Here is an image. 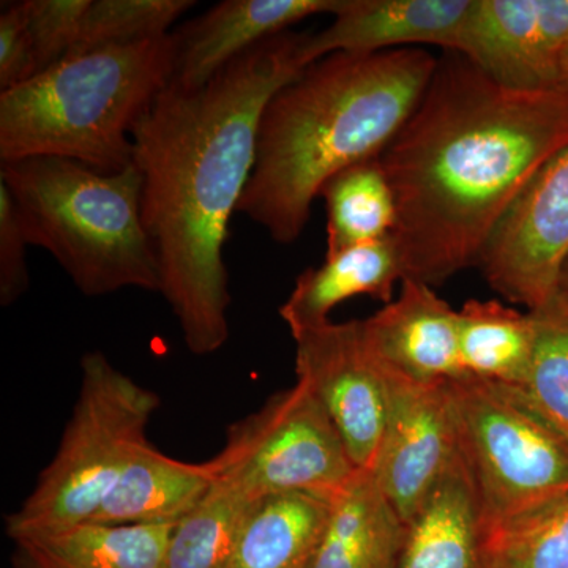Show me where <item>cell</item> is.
<instances>
[{
  "instance_id": "d4e9b609",
  "label": "cell",
  "mask_w": 568,
  "mask_h": 568,
  "mask_svg": "<svg viewBox=\"0 0 568 568\" xmlns=\"http://www.w3.org/2000/svg\"><path fill=\"white\" fill-rule=\"evenodd\" d=\"M194 6V0H92L67 58L162 39Z\"/></svg>"
},
{
  "instance_id": "4dcf8cb0",
  "label": "cell",
  "mask_w": 568,
  "mask_h": 568,
  "mask_svg": "<svg viewBox=\"0 0 568 568\" xmlns=\"http://www.w3.org/2000/svg\"><path fill=\"white\" fill-rule=\"evenodd\" d=\"M562 313L568 320V261L564 265L562 272H560L558 287H556L555 297L549 302Z\"/></svg>"
},
{
  "instance_id": "f546056e",
  "label": "cell",
  "mask_w": 568,
  "mask_h": 568,
  "mask_svg": "<svg viewBox=\"0 0 568 568\" xmlns=\"http://www.w3.org/2000/svg\"><path fill=\"white\" fill-rule=\"evenodd\" d=\"M29 245L20 215L7 186L0 182V304L20 301L29 290L26 246Z\"/></svg>"
},
{
  "instance_id": "ffe728a7",
  "label": "cell",
  "mask_w": 568,
  "mask_h": 568,
  "mask_svg": "<svg viewBox=\"0 0 568 568\" xmlns=\"http://www.w3.org/2000/svg\"><path fill=\"white\" fill-rule=\"evenodd\" d=\"M174 525L85 521L14 541L13 568H163Z\"/></svg>"
},
{
  "instance_id": "f1b7e54d",
  "label": "cell",
  "mask_w": 568,
  "mask_h": 568,
  "mask_svg": "<svg viewBox=\"0 0 568 568\" xmlns=\"http://www.w3.org/2000/svg\"><path fill=\"white\" fill-rule=\"evenodd\" d=\"M40 73L24 2L7 3L0 14V92L10 91Z\"/></svg>"
},
{
  "instance_id": "d6986e66",
  "label": "cell",
  "mask_w": 568,
  "mask_h": 568,
  "mask_svg": "<svg viewBox=\"0 0 568 568\" xmlns=\"http://www.w3.org/2000/svg\"><path fill=\"white\" fill-rule=\"evenodd\" d=\"M405 280L392 235L325 256L323 265L298 276L293 293L280 306L291 335L327 323L332 310L357 295L390 304L396 282Z\"/></svg>"
},
{
  "instance_id": "8fae6325",
  "label": "cell",
  "mask_w": 568,
  "mask_h": 568,
  "mask_svg": "<svg viewBox=\"0 0 568 568\" xmlns=\"http://www.w3.org/2000/svg\"><path fill=\"white\" fill-rule=\"evenodd\" d=\"M381 372L386 381V424L372 470L407 523L458 457L457 432L447 383L418 384Z\"/></svg>"
},
{
  "instance_id": "484cf974",
  "label": "cell",
  "mask_w": 568,
  "mask_h": 568,
  "mask_svg": "<svg viewBox=\"0 0 568 568\" xmlns=\"http://www.w3.org/2000/svg\"><path fill=\"white\" fill-rule=\"evenodd\" d=\"M529 313L537 325L536 349L519 388L568 443V320L552 304Z\"/></svg>"
},
{
  "instance_id": "ac0fdd59",
  "label": "cell",
  "mask_w": 568,
  "mask_h": 568,
  "mask_svg": "<svg viewBox=\"0 0 568 568\" xmlns=\"http://www.w3.org/2000/svg\"><path fill=\"white\" fill-rule=\"evenodd\" d=\"M406 523L369 469H357L331 499L315 568H398Z\"/></svg>"
},
{
  "instance_id": "6da1fadb",
  "label": "cell",
  "mask_w": 568,
  "mask_h": 568,
  "mask_svg": "<svg viewBox=\"0 0 568 568\" xmlns=\"http://www.w3.org/2000/svg\"><path fill=\"white\" fill-rule=\"evenodd\" d=\"M302 40L286 32L264 41L197 89L171 81L133 126L160 294L190 353H216L230 338L227 226L252 178L265 106L305 70Z\"/></svg>"
},
{
  "instance_id": "2e32d148",
  "label": "cell",
  "mask_w": 568,
  "mask_h": 568,
  "mask_svg": "<svg viewBox=\"0 0 568 568\" xmlns=\"http://www.w3.org/2000/svg\"><path fill=\"white\" fill-rule=\"evenodd\" d=\"M398 568H495L480 499L459 452L406 523Z\"/></svg>"
},
{
  "instance_id": "8992f818",
  "label": "cell",
  "mask_w": 568,
  "mask_h": 568,
  "mask_svg": "<svg viewBox=\"0 0 568 568\" xmlns=\"http://www.w3.org/2000/svg\"><path fill=\"white\" fill-rule=\"evenodd\" d=\"M160 396L93 351L82 357L77 403L50 465L20 508L6 518L11 540L91 521L148 440Z\"/></svg>"
},
{
  "instance_id": "4fadbf2b",
  "label": "cell",
  "mask_w": 568,
  "mask_h": 568,
  "mask_svg": "<svg viewBox=\"0 0 568 568\" xmlns=\"http://www.w3.org/2000/svg\"><path fill=\"white\" fill-rule=\"evenodd\" d=\"M470 0H343L324 31L304 33L302 65L335 52L376 54L422 44L457 51Z\"/></svg>"
},
{
  "instance_id": "e0dca14e",
  "label": "cell",
  "mask_w": 568,
  "mask_h": 568,
  "mask_svg": "<svg viewBox=\"0 0 568 568\" xmlns=\"http://www.w3.org/2000/svg\"><path fill=\"white\" fill-rule=\"evenodd\" d=\"M211 459L185 463L149 444L134 450L129 465L91 521L103 525H175L189 515L212 487Z\"/></svg>"
},
{
  "instance_id": "603a6c76",
  "label": "cell",
  "mask_w": 568,
  "mask_h": 568,
  "mask_svg": "<svg viewBox=\"0 0 568 568\" xmlns=\"http://www.w3.org/2000/svg\"><path fill=\"white\" fill-rule=\"evenodd\" d=\"M320 196L327 207L325 256L394 233L395 196L379 156L339 171L324 183Z\"/></svg>"
},
{
  "instance_id": "5b68a950",
  "label": "cell",
  "mask_w": 568,
  "mask_h": 568,
  "mask_svg": "<svg viewBox=\"0 0 568 568\" xmlns=\"http://www.w3.org/2000/svg\"><path fill=\"white\" fill-rule=\"evenodd\" d=\"M0 182L29 245L51 253L82 294L100 297L126 287L160 293L134 164L103 173L61 156H29L0 163Z\"/></svg>"
},
{
  "instance_id": "277c9868",
  "label": "cell",
  "mask_w": 568,
  "mask_h": 568,
  "mask_svg": "<svg viewBox=\"0 0 568 568\" xmlns=\"http://www.w3.org/2000/svg\"><path fill=\"white\" fill-rule=\"evenodd\" d=\"M174 32L62 59L0 92V163L61 156L103 173L133 164V126L173 81Z\"/></svg>"
},
{
  "instance_id": "cb8c5ba5",
  "label": "cell",
  "mask_w": 568,
  "mask_h": 568,
  "mask_svg": "<svg viewBox=\"0 0 568 568\" xmlns=\"http://www.w3.org/2000/svg\"><path fill=\"white\" fill-rule=\"evenodd\" d=\"M257 500L215 474L201 503L171 530L163 568H226Z\"/></svg>"
},
{
  "instance_id": "1f68e13d",
  "label": "cell",
  "mask_w": 568,
  "mask_h": 568,
  "mask_svg": "<svg viewBox=\"0 0 568 568\" xmlns=\"http://www.w3.org/2000/svg\"><path fill=\"white\" fill-rule=\"evenodd\" d=\"M558 89L559 91L568 92V50L566 55H564L562 65H560Z\"/></svg>"
},
{
  "instance_id": "7402d4cb",
  "label": "cell",
  "mask_w": 568,
  "mask_h": 568,
  "mask_svg": "<svg viewBox=\"0 0 568 568\" xmlns=\"http://www.w3.org/2000/svg\"><path fill=\"white\" fill-rule=\"evenodd\" d=\"M463 375L519 387L528 376L537 325L532 313L497 301H469L458 312Z\"/></svg>"
},
{
  "instance_id": "3957f363",
  "label": "cell",
  "mask_w": 568,
  "mask_h": 568,
  "mask_svg": "<svg viewBox=\"0 0 568 568\" xmlns=\"http://www.w3.org/2000/svg\"><path fill=\"white\" fill-rule=\"evenodd\" d=\"M437 59L424 48H406L335 52L306 67L265 106L237 212L278 244L297 241L324 183L379 156L405 125Z\"/></svg>"
},
{
  "instance_id": "9a60e30c",
  "label": "cell",
  "mask_w": 568,
  "mask_h": 568,
  "mask_svg": "<svg viewBox=\"0 0 568 568\" xmlns=\"http://www.w3.org/2000/svg\"><path fill=\"white\" fill-rule=\"evenodd\" d=\"M343 0H224L175 37L174 84L197 89L264 41L286 33L291 26L334 14Z\"/></svg>"
},
{
  "instance_id": "52a82bcc",
  "label": "cell",
  "mask_w": 568,
  "mask_h": 568,
  "mask_svg": "<svg viewBox=\"0 0 568 568\" xmlns=\"http://www.w3.org/2000/svg\"><path fill=\"white\" fill-rule=\"evenodd\" d=\"M447 394L487 537L568 496V443L521 388L462 375Z\"/></svg>"
},
{
  "instance_id": "7c38bea8",
  "label": "cell",
  "mask_w": 568,
  "mask_h": 568,
  "mask_svg": "<svg viewBox=\"0 0 568 568\" xmlns=\"http://www.w3.org/2000/svg\"><path fill=\"white\" fill-rule=\"evenodd\" d=\"M568 50V0H470L459 54L499 84L559 91Z\"/></svg>"
},
{
  "instance_id": "9c48e42d",
  "label": "cell",
  "mask_w": 568,
  "mask_h": 568,
  "mask_svg": "<svg viewBox=\"0 0 568 568\" xmlns=\"http://www.w3.org/2000/svg\"><path fill=\"white\" fill-rule=\"evenodd\" d=\"M568 261V145L523 190L481 253L489 286L537 312L552 301Z\"/></svg>"
},
{
  "instance_id": "44dd1931",
  "label": "cell",
  "mask_w": 568,
  "mask_h": 568,
  "mask_svg": "<svg viewBox=\"0 0 568 568\" xmlns=\"http://www.w3.org/2000/svg\"><path fill=\"white\" fill-rule=\"evenodd\" d=\"M331 499L286 493L257 500L226 568H315Z\"/></svg>"
},
{
  "instance_id": "5bb4252c",
  "label": "cell",
  "mask_w": 568,
  "mask_h": 568,
  "mask_svg": "<svg viewBox=\"0 0 568 568\" xmlns=\"http://www.w3.org/2000/svg\"><path fill=\"white\" fill-rule=\"evenodd\" d=\"M362 332L386 372L418 384H444L463 375L458 312L428 284L403 280L399 297L362 321Z\"/></svg>"
},
{
  "instance_id": "30bf717a",
  "label": "cell",
  "mask_w": 568,
  "mask_h": 568,
  "mask_svg": "<svg viewBox=\"0 0 568 568\" xmlns=\"http://www.w3.org/2000/svg\"><path fill=\"white\" fill-rule=\"evenodd\" d=\"M295 373L331 417L354 466L373 469L386 424V381L365 345L362 321L293 335Z\"/></svg>"
},
{
  "instance_id": "4316f807",
  "label": "cell",
  "mask_w": 568,
  "mask_h": 568,
  "mask_svg": "<svg viewBox=\"0 0 568 568\" xmlns=\"http://www.w3.org/2000/svg\"><path fill=\"white\" fill-rule=\"evenodd\" d=\"M495 568H568V496L488 537Z\"/></svg>"
},
{
  "instance_id": "83f0119b",
  "label": "cell",
  "mask_w": 568,
  "mask_h": 568,
  "mask_svg": "<svg viewBox=\"0 0 568 568\" xmlns=\"http://www.w3.org/2000/svg\"><path fill=\"white\" fill-rule=\"evenodd\" d=\"M92 0H26L28 29L40 73L69 55Z\"/></svg>"
},
{
  "instance_id": "ba28073f",
  "label": "cell",
  "mask_w": 568,
  "mask_h": 568,
  "mask_svg": "<svg viewBox=\"0 0 568 568\" xmlns=\"http://www.w3.org/2000/svg\"><path fill=\"white\" fill-rule=\"evenodd\" d=\"M211 463L216 476L256 499L286 493L332 499L357 470L323 405L298 381L231 425Z\"/></svg>"
},
{
  "instance_id": "7a4b0ae2",
  "label": "cell",
  "mask_w": 568,
  "mask_h": 568,
  "mask_svg": "<svg viewBox=\"0 0 568 568\" xmlns=\"http://www.w3.org/2000/svg\"><path fill=\"white\" fill-rule=\"evenodd\" d=\"M568 145V92H523L444 51L379 155L405 280L439 286L478 265L511 204Z\"/></svg>"
}]
</instances>
